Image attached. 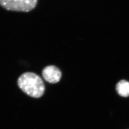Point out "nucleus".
Here are the masks:
<instances>
[{"label": "nucleus", "instance_id": "nucleus-1", "mask_svg": "<svg viewBox=\"0 0 129 129\" xmlns=\"http://www.w3.org/2000/svg\"><path fill=\"white\" fill-rule=\"evenodd\" d=\"M18 85L24 93L33 98H40L45 93L43 81L34 73L26 72L21 75L18 80Z\"/></svg>", "mask_w": 129, "mask_h": 129}, {"label": "nucleus", "instance_id": "nucleus-2", "mask_svg": "<svg viewBox=\"0 0 129 129\" xmlns=\"http://www.w3.org/2000/svg\"><path fill=\"white\" fill-rule=\"evenodd\" d=\"M38 0H0V6L7 11L28 12L35 9Z\"/></svg>", "mask_w": 129, "mask_h": 129}, {"label": "nucleus", "instance_id": "nucleus-3", "mask_svg": "<svg viewBox=\"0 0 129 129\" xmlns=\"http://www.w3.org/2000/svg\"><path fill=\"white\" fill-rule=\"evenodd\" d=\"M42 76L44 79L50 83H55L60 81L62 73L59 68L55 66H47L42 70Z\"/></svg>", "mask_w": 129, "mask_h": 129}, {"label": "nucleus", "instance_id": "nucleus-4", "mask_svg": "<svg viewBox=\"0 0 129 129\" xmlns=\"http://www.w3.org/2000/svg\"><path fill=\"white\" fill-rule=\"evenodd\" d=\"M115 89L117 94L121 96H129V82L127 80L119 81L116 85Z\"/></svg>", "mask_w": 129, "mask_h": 129}]
</instances>
